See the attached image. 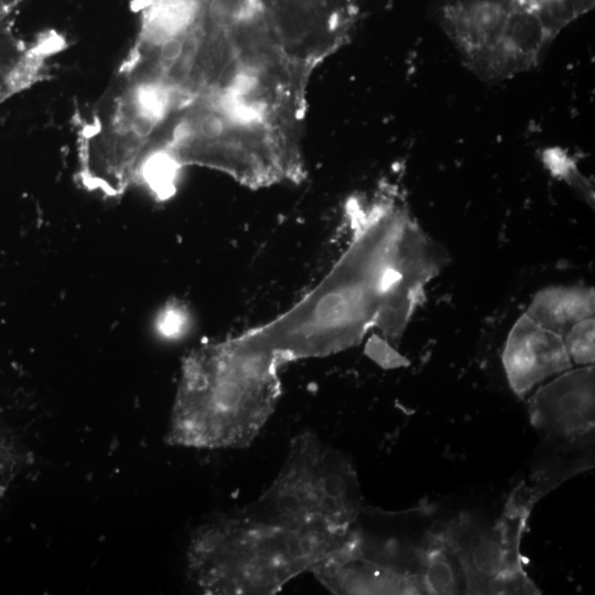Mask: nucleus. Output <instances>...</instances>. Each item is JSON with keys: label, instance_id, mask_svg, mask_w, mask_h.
<instances>
[{"label": "nucleus", "instance_id": "f257e3e1", "mask_svg": "<svg viewBox=\"0 0 595 595\" xmlns=\"http://www.w3.org/2000/svg\"><path fill=\"white\" fill-rule=\"evenodd\" d=\"M345 215L350 238L328 273L288 311L250 328L282 365L350 348L370 328L399 343L445 264L443 249L390 187L350 197Z\"/></svg>", "mask_w": 595, "mask_h": 595}, {"label": "nucleus", "instance_id": "f03ea898", "mask_svg": "<svg viewBox=\"0 0 595 595\" xmlns=\"http://www.w3.org/2000/svg\"><path fill=\"white\" fill-rule=\"evenodd\" d=\"M281 367L241 334L194 348L182 363L166 442L206 450L248 447L277 408Z\"/></svg>", "mask_w": 595, "mask_h": 595}, {"label": "nucleus", "instance_id": "7ed1b4c3", "mask_svg": "<svg viewBox=\"0 0 595 595\" xmlns=\"http://www.w3.org/2000/svg\"><path fill=\"white\" fill-rule=\"evenodd\" d=\"M346 532L291 528L239 509L194 531L186 555L187 573L204 594L273 595L310 572Z\"/></svg>", "mask_w": 595, "mask_h": 595}, {"label": "nucleus", "instance_id": "20e7f679", "mask_svg": "<svg viewBox=\"0 0 595 595\" xmlns=\"http://www.w3.org/2000/svg\"><path fill=\"white\" fill-rule=\"evenodd\" d=\"M356 469L342 451L304 430L290 441L286 457L272 483L247 513L291 528L345 533L364 509Z\"/></svg>", "mask_w": 595, "mask_h": 595}, {"label": "nucleus", "instance_id": "39448f33", "mask_svg": "<svg viewBox=\"0 0 595 595\" xmlns=\"http://www.w3.org/2000/svg\"><path fill=\"white\" fill-rule=\"evenodd\" d=\"M439 14L464 64L486 82L536 67L554 40L539 20L500 0H444Z\"/></svg>", "mask_w": 595, "mask_h": 595}, {"label": "nucleus", "instance_id": "423d86ee", "mask_svg": "<svg viewBox=\"0 0 595 595\" xmlns=\"http://www.w3.org/2000/svg\"><path fill=\"white\" fill-rule=\"evenodd\" d=\"M529 516L505 506L490 527L459 516L439 530L458 558L465 594H539L523 569L520 542Z\"/></svg>", "mask_w": 595, "mask_h": 595}, {"label": "nucleus", "instance_id": "0eeeda50", "mask_svg": "<svg viewBox=\"0 0 595 595\" xmlns=\"http://www.w3.org/2000/svg\"><path fill=\"white\" fill-rule=\"evenodd\" d=\"M529 419L549 442L593 433L595 426V369L592 365L565 370L541 387L529 401Z\"/></svg>", "mask_w": 595, "mask_h": 595}, {"label": "nucleus", "instance_id": "6e6552de", "mask_svg": "<svg viewBox=\"0 0 595 595\" xmlns=\"http://www.w3.org/2000/svg\"><path fill=\"white\" fill-rule=\"evenodd\" d=\"M510 388L523 397L537 383L572 367L563 337L523 313L511 327L502 351Z\"/></svg>", "mask_w": 595, "mask_h": 595}, {"label": "nucleus", "instance_id": "1a4fd4ad", "mask_svg": "<svg viewBox=\"0 0 595 595\" xmlns=\"http://www.w3.org/2000/svg\"><path fill=\"white\" fill-rule=\"evenodd\" d=\"M343 541L310 571L331 593L426 594L420 575L402 574L353 554L343 545Z\"/></svg>", "mask_w": 595, "mask_h": 595}, {"label": "nucleus", "instance_id": "9d476101", "mask_svg": "<svg viewBox=\"0 0 595 595\" xmlns=\"http://www.w3.org/2000/svg\"><path fill=\"white\" fill-rule=\"evenodd\" d=\"M594 289L572 285L539 291L531 300L526 314L563 337L574 324L594 317Z\"/></svg>", "mask_w": 595, "mask_h": 595}, {"label": "nucleus", "instance_id": "9b49d317", "mask_svg": "<svg viewBox=\"0 0 595 595\" xmlns=\"http://www.w3.org/2000/svg\"><path fill=\"white\" fill-rule=\"evenodd\" d=\"M420 575L426 594L465 593L458 558L439 531L431 532L421 545Z\"/></svg>", "mask_w": 595, "mask_h": 595}, {"label": "nucleus", "instance_id": "f8f14e48", "mask_svg": "<svg viewBox=\"0 0 595 595\" xmlns=\"http://www.w3.org/2000/svg\"><path fill=\"white\" fill-rule=\"evenodd\" d=\"M513 11L539 20L555 39L571 22L594 8L595 0H500Z\"/></svg>", "mask_w": 595, "mask_h": 595}, {"label": "nucleus", "instance_id": "ddd939ff", "mask_svg": "<svg viewBox=\"0 0 595 595\" xmlns=\"http://www.w3.org/2000/svg\"><path fill=\"white\" fill-rule=\"evenodd\" d=\"M595 320L585 318L574 324L563 336L571 360L577 365H593L595 360Z\"/></svg>", "mask_w": 595, "mask_h": 595}, {"label": "nucleus", "instance_id": "4468645a", "mask_svg": "<svg viewBox=\"0 0 595 595\" xmlns=\"http://www.w3.org/2000/svg\"><path fill=\"white\" fill-rule=\"evenodd\" d=\"M26 457L12 433L0 421V499L21 472Z\"/></svg>", "mask_w": 595, "mask_h": 595}, {"label": "nucleus", "instance_id": "2eb2a0df", "mask_svg": "<svg viewBox=\"0 0 595 595\" xmlns=\"http://www.w3.org/2000/svg\"><path fill=\"white\" fill-rule=\"evenodd\" d=\"M543 161L548 169L556 176L564 178L573 187L578 190L584 197L591 198V186L581 175L571 158L559 149L547 150Z\"/></svg>", "mask_w": 595, "mask_h": 595}, {"label": "nucleus", "instance_id": "dca6fc26", "mask_svg": "<svg viewBox=\"0 0 595 595\" xmlns=\"http://www.w3.org/2000/svg\"><path fill=\"white\" fill-rule=\"evenodd\" d=\"M369 355L385 367H399L407 365V359L399 355L387 340L377 338L368 346Z\"/></svg>", "mask_w": 595, "mask_h": 595}]
</instances>
